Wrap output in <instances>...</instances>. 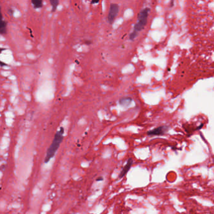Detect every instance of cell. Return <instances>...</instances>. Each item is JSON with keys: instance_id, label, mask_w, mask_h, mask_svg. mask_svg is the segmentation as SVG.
I'll return each mask as SVG.
<instances>
[{"instance_id": "obj_1", "label": "cell", "mask_w": 214, "mask_h": 214, "mask_svg": "<svg viewBox=\"0 0 214 214\" xmlns=\"http://www.w3.org/2000/svg\"><path fill=\"white\" fill-rule=\"evenodd\" d=\"M64 128H60V129L56 133L54 138L53 139L50 146L48 149L46 151V156H45V163L48 162L52 158L55 156L57 151L59 148L62 141L64 138Z\"/></svg>"}, {"instance_id": "obj_2", "label": "cell", "mask_w": 214, "mask_h": 214, "mask_svg": "<svg viewBox=\"0 0 214 214\" xmlns=\"http://www.w3.org/2000/svg\"><path fill=\"white\" fill-rule=\"evenodd\" d=\"M149 10H150L148 8H145L139 12L138 14V22L134 26V32L138 33L144 28L147 23Z\"/></svg>"}, {"instance_id": "obj_3", "label": "cell", "mask_w": 214, "mask_h": 214, "mask_svg": "<svg viewBox=\"0 0 214 214\" xmlns=\"http://www.w3.org/2000/svg\"><path fill=\"white\" fill-rule=\"evenodd\" d=\"M119 12V6L115 3H111L110 5V9L108 13V21L109 23H113L115 20Z\"/></svg>"}, {"instance_id": "obj_4", "label": "cell", "mask_w": 214, "mask_h": 214, "mask_svg": "<svg viewBox=\"0 0 214 214\" xmlns=\"http://www.w3.org/2000/svg\"><path fill=\"white\" fill-rule=\"evenodd\" d=\"M166 128L165 126L158 127L157 128H155L151 131H150L148 133V134L150 136H155V135H162L165 133L166 131Z\"/></svg>"}, {"instance_id": "obj_5", "label": "cell", "mask_w": 214, "mask_h": 214, "mask_svg": "<svg viewBox=\"0 0 214 214\" xmlns=\"http://www.w3.org/2000/svg\"><path fill=\"white\" fill-rule=\"evenodd\" d=\"M132 165H133V160L131 159V158H129V160H128V162H127V163H126V165L125 166H124V168L122 170L121 172V173L119 175V178H121L123 177L124 176L126 175V173H128V172L130 168L131 167Z\"/></svg>"}, {"instance_id": "obj_6", "label": "cell", "mask_w": 214, "mask_h": 214, "mask_svg": "<svg viewBox=\"0 0 214 214\" xmlns=\"http://www.w3.org/2000/svg\"><path fill=\"white\" fill-rule=\"evenodd\" d=\"M7 32V22L4 20L0 21V35H5Z\"/></svg>"}, {"instance_id": "obj_7", "label": "cell", "mask_w": 214, "mask_h": 214, "mask_svg": "<svg viewBox=\"0 0 214 214\" xmlns=\"http://www.w3.org/2000/svg\"><path fill=\"white\" fill-rule=\"evenodd\" d=\"M131 101H132V99L131 98L126 97H123L121 99H120L119 102L121 105L126 106V105H128L130 104V103L131 102Z\"/></svg>"}, {"instance_id": "obj_8", "label": "cell", "mask_w": 214, "mask_h": 214, "mask_svg": "<svg viewBox=\"0 0 214 214\" xmlns=\"http://www.w3.org/2000/svg\"><path fill=\"white\" fill-rule=\"evenodd\" d=\"M32 3L35 8H40L43 6V1L41 0H33L32 1Z\"/></svg>"}, {"instance_id": "obj_9", "label": "cell", "mask_w": 214, "mask_h": 214, "mask_svg": "<svg viewBox=\"0 0 214 214\" xmlns=\"http://www.w3.org/2000/svg\"><path fill=\"white\" fill-rule=\"evenodd\" d=\"M50 3L52 5V12H55L57 10V8L58 5V3H59V1L58 0H50Z\"/></svg>"}, {"instance_id": "obj_10", "label": "cell", "mask_w": 214, "mask_h": 214, "mask_svg": "<svg viewBox=\"0 0 214 214\" xmlns=\"http://www.w3.org/2000/svg\"><path fill=\"white\" fill-rule=\"evenodd\" d=\"M137 35H138V33L134 32H134H133L132 33H131V35H130L129 38H130V39H131V40H134Z\"/></svg>"}, {"instance_id": "obj_11", "label": "cell", "mask_w": 214, "mask_h": 214, "mask_svg": "<svg viewBox=\"0 0 214 214\" xmlns=\"http://www.w3.org/2000/svg\"><path fill=\"white\" fill-rule=\"evenodd\" d=\"M3 50H5V48H0V54H1V53L3 51ZM7 64H6L4 62H2L0 60V66L1 67H3V66H7Z\"/></svg>"}, {"instance_id": "obj_12", "label": "cell", "mask_w": 214, "mask_h": 214, "mask_svg": "<svg viewBox=\"0 0 214 214\" xmlns=\"http://www.w3.org/2000/svg\"><path fill=\"white\" fill-rule=\"evenodd\" d=\"M3 20V15H2V11H1V7L0 6V21Z\"/></svg>"}]
</instances>
